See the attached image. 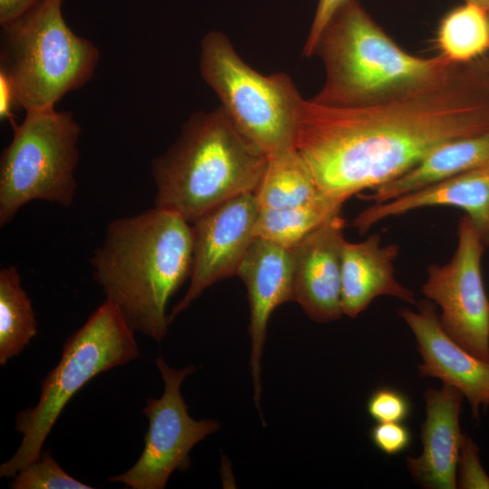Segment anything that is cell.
Wrapping results in <instances>:
<instances>
[{"instance_id":"30","label":"cell","mask_w":489,"mask_h":489,"mask_svg":"<svg viewBox=\"0 0 489 489\" xmlns=\"http://www.w3.org/2000/svg\"><path fill=\"white\" fill-rule=\"evenodd\" d=\"M467 3L475 5L489 14V0H465Z\"/></svg>"},{"instance_id":"16","label":"cell","mask_w":489,"mask_h":489,"mask_svg":"<svg viewBox=\"0 0 489 489\" xmlns=\"http://www.w3.org/2000/svg\"><path fill=\"white\" fill-rule=\"evenodd\" d=\"M435 206L460 208L485 246L489 245V166L471 170L382 203H374L353 220L360 234L379 221Z\"/></svg>"},{"instance_id":"24","label":"cell","mask_w":489,"mask_h":489,"mask_svg":"<svg viewBox=\"0 0 489 489\" xmlns=\"http://www.w3.org/2000/svg\"><path fill=\"white\" fill-rule=\"evenodd\" d=\"M367 411L377 423L404 422L411 414V402L402 391L384 386L369 395Z\"/></svg>"},{"instance_id":"2","label":"cell","mask_w":489,"mask_h":489,"mask_svg":"<svg viewBox=\"0 0 489 489\" xmlns=\"http://www.w3.org/2000/svg\"><path fill=\"white\" fill-rule=\"evenodd\" d=\"M193 230L178 214L153 207L111 221L91 265L107 301L128 325L159 342L170 297L190 277Z\"/></svg>"},{"instance_id":"19","label":"cell","mask_w":489,"mask_h":489,"mask_svg":"<svg viewBox=\"0 0 489 489\" xmlns=\"http://www.w3.org/2000/svg\"><path fill=\"white\" fill-rule=\"evenodd\" d=\"M320 191L313 175L295 148L267 156L262 179L254 192L259 210L301 205Z\"/></svg>"},{"instance_id":"1","label":"cell","mask_w":489,"mask_h":489,"mask_svg":"<svg viewBox=\"0 0 489 489\" xmlns=\"http://www.w3.org/2000/svg\"><path fill=\"white\" fill-rule=\"evenodd\" d=\"M489 130V64L454 63L438 79L355 108L303 100L295 149L322 193L344 203L402 176L437 146Z\"/></svg>"},{"instance_id":"6","label":"cell","mask_w":489,"mask_h":489,"mask_svg":"<svg viewBox=\"0 0 489 489\" xmlns=\"http://www.w3.org/2000/svg\"><path fill=\"white\" fill-rule=\"evenodd\" d=\"M134 332L105 300L65 340L59 363L41 382L38 403L16 414L14 428L23 438L14 455L1 465V477L13 478L38 458L64 407L87 382L139 357Z\"/></svg>"},{"instance_id":"20","label":"cell","mask_w":489,"mask_h":489,"mask_svg":"<svg viewBox=\"0 0 489 489\" xmlns=\"http://www.w3.org/2000/svg\"><path fill=\"white\" fill-rule=\"evenodd\" d=\"M342 204L321 191L298 206L259 210L254 237L291 249L327 219L340 212Z\"/></svg>"},{"instance_id":"12","label":"cell","mask_w":489,"mask_h":489,"mask_svg":"<svg viewBox=\"0 0 489 489\" xmlns=\"http://www.w3.org/2000/svg\"><path fill=\"white\" fill-rule=\"evenodd\" d=\"M345 220L335 214L290 249L292 302L320 323L339 320L341 305V256Z\"/></svg>"},{"instance_id":"18","label":"cell","mask_w":489,"mask_h":489,"mask_svg":"<svg viewBox=\"0 0 489 489\" xmlns=\"http://www.w3.org/2000/svg\"><path fill=\"white\" fill-rule=\"evenodd\" d=\"M489 166V130L446 141L410 170L366 196L382 203L457 175Z\"/></svg>"},{"instance_id":"23","label":"cell","mask_w":489,"mask_h":489,"mask_svg":"<svg viewBox=\"0 0 489 489\" xmlns=\"http://www.w3.org/2000/svg\"><path fill=\"white\" fill-rule=\"evenodd\" d=\"M11 489H91L69 475L53 457L51 450H42L38 458L22 468L8 484Z\"/></svg>"},{"instance_id":"9","label":"cell","mask_w":489,"mask_h":489,"mask_svg":"<svg viewBox=\"0 0 489 489\" xmlns=\"http://www.w3.org/2000/svg\"><path fill=\"white\" fill-rule=\"evenodd\" d=\"M156 365L164 391L159 398H147L142 409L149 420L143 452L130 469L108 478L131 489H164L173 472L189 468L192 448L220 428L216 420H196L187 412L180 388L183 380L196 371L195 366L176 369L161 357L156 360Z\"/></svg>"},{"instance_id":"17","label":"cell","mask_w":489,"mask_h":489,"mask_svg":"<svg viewBox=\"0 0 489 489\" xmlns=\"http://www.w3.org/2000/svg\"><path fill=\"white\" fill-rule=\"evenodd\" d=\"M378 234L359 243L345 241L341 256L342 312L356 318L381 295L416 304L415 293L395 278L396 244L380 245Z\"/></svg>"},{"instance_id":"28","label":"cell","mask_w":489,"mask_h":489,"mask_svg":"<svg viewBox=\"0 0 489 489\" xmlns=\"http://www.w3.org/2000/svg\"><path fill=\"white\" fill-rule=\"evenodd\" d=\"M41 0H0V25H5L34 8Z\"/></svg>"},{"instance_id":"29","label":"cell","mask_w":489,"mask_h":489,"mask_svg":"<svg viewBox=\"0 0 489 489\" xmlns=\"http://www.w3.org/2000/svg\"><path fill=\"white\" fill-rule=\"evenodd\" d=\"M18 106L14 91L7 80L0 74V117L2 120L11 118L13 109Z\"/></svg>"},{"instance_id":"22","label":"cell","mask_w":489,"mask_h":489,"mask_svg":"<svg viewBox=\"0 0 489 489\" xmlns=\"http://www.w3.org/2000/svg\"><path fill=\"white\" fill-rule=\"evenodd\" d=\"M436 43L439 54L455 64L477 61L489 51V14L479 6L465 2L441 20Z\"/></svg>"},{"instance_id":"14","label":"cell","mask_w":489,"mask_h":489,"mask_svg":"<svg viewBox=\"0 0 489 489\" xmlns=\"http://www.w3.org/2000/svg\"><path fill=\"white\" fill-rule=\"evenodd\" d=\"M246 287L249 302L248 333L251 341L250 373L254 396L261 422V361L267 325L273 312L281 304L292 302V261L290 249L254 237L236 273Z\"/></svg>"},{"instance_id":"31","label":"cell","mask_w":489,"mask_h":489,"mask_svg":"<svg viewBox=\"0 0 489 489\" xmlns=\"http://www.w3.org/2000/svg\"></svg>"},{"instance_id":"4","label":"cell","mask_w":489,"mask_h":489,"mask_svg":"<svg viewBox=\"0 0 489 489\" xmlns=\"http://www.w3.org/2000/svg\"><path fill=\"white\" fill-rule=\"evenodd\" d=\"M313 55L325 80L310 100L334 108L369 105L415 90L454 64L442 55L423 58L403 50L359 0H345L328 22Z\"/></svg>"},{"instance_id":"26","label":"cell","mask_w":489,"mask_h":489,"mask_svg":"<svg viewBox=\"0 0 489 489\" xmlns=\"http://www.w3.org/2000/svg\"><path fill=\"white\" fill-rule=\"evenodd\" d=\"M369 437L377 449L386 455H398L412 442V434L403 422H381L374 425Z\"/></svg>"},{"instance_id":"11","label":"cell","mask_w":489,"mask_h":489,"mask_svg":"<svg viewBox=\"0 0 489 489\" xmlns=\"http://www.w3.org/2000/svg\"><path fill=\"white\" fill-rule=\"evenodd\" d=\"M258 212L254 193H244L216 206L192 223L190 283L168 315L169 324L206 288L236 275L254 238L253 231Z\"/></svg>"},{"instance_id":"13","label":"cell","mask_w":489,"mask_h":489,"mask_svg":"<svg viewBox=\"0 0 489 489\" xmlns=\"http://www.w3.org/2000/svg\"><path fill=\"white\" fill-rule=\"evenodd\" d=\"M398 314L416 338L422 358L420 377L436 378L458 389L479 419L480 408L489 407V361L473 355L446 332L431 301L420 302L417 311L403 308Z\"/></svg>"},{"instance_id":"8","label":"cell","mask_w":489,"mask_h":489,"mask_svg":"<svg viewBox=\"0 0 489 489\" xmlns=\"http://www.w3.org/2000/svg\"><path fill=\"white\" fill-rule=\"evenodd\" d=\"M81 132L71 111L53 107L25 112L0 156L1 227L33 200L72 205Z\"/></svg>"},{"instance_id":"27","label":"cell","mask_w":489,"mask_h":489,"mask_svg":"<svg viewBox=\"0 0 489 489\" xmlns=\"http://www.w3.org/2000/svg\"><path fill=\"white\" fill-rule=\"evenodd\" d=\"M345 0H319L315 14L306 38L302 56L310 58L313 52L320 35L338 8Z\"/></svg>"},{"instance_id":"7","label":"cell","mask_w":489,"mask_h":489,"mask_svg":"<svg viewBox=\"0 0 489 489\" xmlns=\"http://www.w3.org/2000/svg\"><path fill=\"white\" fill-rule=\"evenodd\" d=\"M199 71L229 120L260 151L270 156L295 148L304 99L287 73L258 72L218 31L206 33L201 40Z\"/></svg>"},{"instance_id":"10","label":"cell","mask_w":489,"mask_h":489,"mask_svg":"<svg viewBox=\"0 0 489 489\" xmlns=\"http://www.w3.org/2000/svg\"><path fill=\"white\" fill-rule=\"evenodd\" d=\"M485 245L470 218L458 225L457 247L445 264H431L421 292L440 310L446 332L477 358L489 361V301L482 278Z\"/></svg>"},{"instance_id":"3","label":"cell","mask_w":489,"mask_h":489,"mask_svg":"<svg viewBox=\"0 0 489 489\" xmlns=\"http://www.w3.org/2000/svg\"><path fill=\"white\" fill-rule=\"evenodd\" d=\"M267 156L245 139L220 107L190 114L176 141L155 158V206L193 223L216 206L254 193Z\"/></svg>"},{"instance_id":"5","label":"cell","mask_w":489,"mask_h":489,"mask_svg":"<svg viewBox=\"0 0 489 489\" xmlns=\"http://www.w3.org/2000/svg\"><path fill=\"white\" fill-rule=\"evenodd\" d=\"M62 6V0H41L1 26L0 74L25 112L54 107L84 86L99 63V48L72 31Z\"/></svg>"},{"instance_id":"15","label":"cell","mask_w":489,"mask_h":489,"mask_svg":"<svg viewBox=\"0 0 489 489\" xmlns=\"http://www.w3.org/2000/svg\"><path fill=\"white\" fill-rule=\"evenodd\" d=\"M426 418L421 425L423 451L407 458L413 479L427 489L457 487V465L464 439L459 424L463 394L443 384L425 392Z\"/></svg>"},{"instance_id":"25","label":"cell","mask_w":489,"mask_h":489,"mask_svg":"<svg viewBox=\"0 0 489 489\" xmlns=\"http://www.w3.org/2000/svg\"><path fill=\"white\" fill-rule=\"evenodd\" d=\"M457 467L458 488L489 489V476L480 463L478 446L466 435H464Z\"/></svg>"},{"instance_id":"21","label":"cell","mask_w":489,"mask_h":489,"mask_svg":"<svg viewBox=\"0 0 489 489\" xmlns=\"http://www.w3.org/2000/svg\"><path fill=\"white\" fill-rule=\"evenodd\" d=\"M37 333L32 302L15 265L0 270V365L18 356Z\"/></svg>"}]
</instances>
